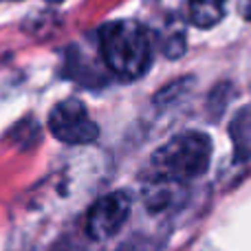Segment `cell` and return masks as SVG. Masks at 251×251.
I'll return each mask as SVG.
<instances>
[{
  "instance_id": "obj_1",
  "label": "cell",
  "mask_w": 251,
  "mask_h": 251,
  "mask_svg": "<svg viewBox=\"0 0 251 251\" xmlns=\"http://www.w3.org/2000/svg\"><path fill=\"white\" fill-rule=\"evenodd\" d=\"M100 51L104 64L119 79H137L150 69V33L134 20L108 22L100 31Z\"/></svg>"
},
{
  "instance_id": "obj_2",
  "label": "cell",
  "mask_w": 251,
  "mask_h": 251,
  "mask_svg": "<svg viewBox=\"0 0 251 251\" xmlns=\"http://www.w3.org/2000/svg\"><path fill=\"white\" fill-rule=\"evenodd\" d=\"M212 141L203 132H181L152 154V178L185 183L207 172Z\"/></svg>"
},
{
  "instance_id": "obj_3",
  "label": "cell",
  "mask_w": 251,
  "mask_h": 251,
  "mask_svg": "<svg viewBox=\"0 0 251 251\" xmlns=\"http://www.w3.org/2000/svg\"><path fill=\"white\" fill-rule=\"evenodd\" d=\"M49 130L55 139L71 146H86L100 137V128L79 100H64L55 104L49 115Z\"/></svg>"
},
{
  "instance_id": "obj_4",
  "label": "cell",
  "mask_w": 251,
  "mask_h": 251,
  "mask_svg": "<svg viewBox=\"0 0 251 251\" xmlns=\"http://www.w3.org/2000/svg\"><path fill=\"white\" fill-rule=\"evenodd\" d=\"M130 205L132 203L126 192H113V194L101 196L88 212V234L95 240H106L115 236L128 221Z\"/></svg>"
},
{
  "instance_id": "obj_5",
  "label": "cell",
  "mask_w": 251,
  "mask_h": 251,
  "mask_svg": "<svg viewBox=\"0 0 251 251\" xmlns=\"http://www.w3.org/2000/svg\"><path fill=\"white\" fill-rule=\"evenodd\" d=\"M225 2L227 0H187V18L199 29H209L223 20Z\"/></svg>"
},
{
  "instance_id": "obj_6",
  "label": "cell",
  "mask_w": 251,
  "mask_h": 251,
  "mask_svg": "<svg viewBox=\"0 0 251 251\" xmlns=\"http://www.w3.org/2000/svg\"><path fill=\"white\" fill-rule=\"evenodd\" d=\"M229 132L234 137L238 156H251V108H245L236 115Z\"/></svg>"
},
{
  "instance_id": "obj_7",
  "label": "cell",
  "mask_w": 251,
  "mask_h": 251,
  "mask_svg": "<svg viewBox=\"0 0 251 251\" xmlns=\"http://www.w3.org/2000/svg\"><path fill=\"white\" fill-rule=\"evenodd\" d=\"M238 11H240V16H243L245 20L251 22V0H240V2H238Z\"/></svg>"
},
{
  "instance_id": "obj_8",
  "label": "cell",
  "mask_w": 251,
  "mask_h": 251,
  "mask_svg": "<svg viewBox=\"0 0 251 251\" xmlns=\"http://www.w3.org/2000/svg\"><path fill=\"white\" fill-rule=\"evenodd\" d=\"M0 2H2V0H0ZM47 2H62V0H47Z\"/></svg>"
}]
</instances>
